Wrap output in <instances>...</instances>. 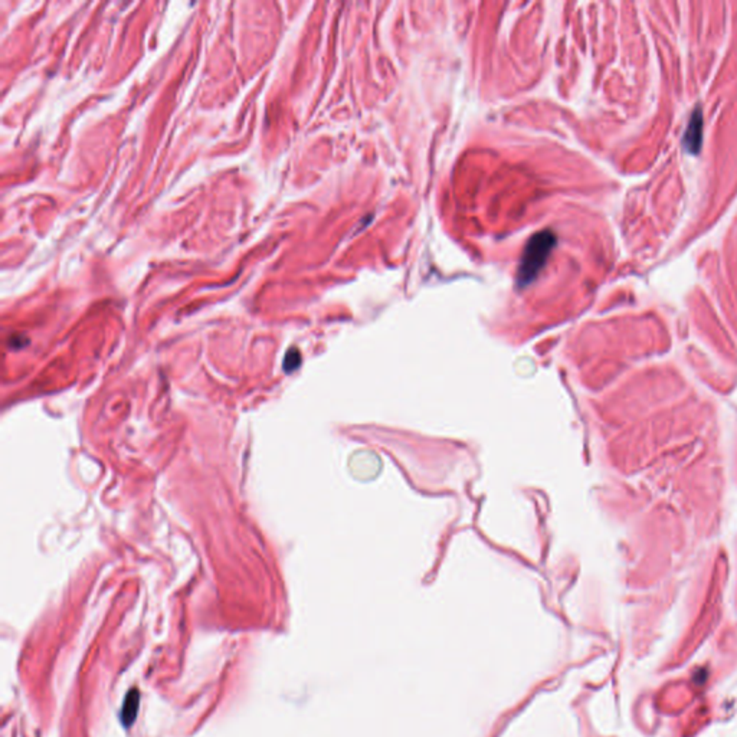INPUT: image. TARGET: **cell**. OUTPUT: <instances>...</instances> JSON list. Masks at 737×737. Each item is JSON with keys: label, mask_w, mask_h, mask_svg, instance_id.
Masks as SVG:
<instances>
[{"label": "cell", "mask_w": 737, "mask_h": 737, "mask_svg": "<svg viewBox=\"0 0 737 737\" xmlns=\"http://www.w3.org/2000/svg\"><path fill=\"white\" fill-rule=\"evenodd\" d=\"M556 247V236L552 231H541L530 238L519 264L517 281L521 287L529 286L545 268L550 252Z\"/></svg>", "instance_id": "obj_1"}, {"label": "cell", "mask_w": 737, "mask_h": 737, "mask_svg": "<svg viewBox=\"0 0 737 737\" xmlns=\"http://www.w3.org/2000/svg\"><path fill=\"white\" fill-rule=\"evenodd\" d=\"M703 126H705L703 113H701L700 107H696V110L693 111L690 117L687 130L686 133H684V138H682V146L684 149H686V151L691 154L698 153L701 143H703Z\"/></svg>", "instance_id": "obj_2"}, {"label": "cell", "mask_w": 737, "mask_h": 737, "mask_svg": "<svg viewBox=\"0 0 737 737\" xmlns=\"http://www.w3.org/2000/svg\"><path fill=\"white\" fill-rule=\"evenodd\" d=\"M138 707H140V693L133 689L124 698V705H122V709H121V713H120V718H121V723L124 727H130L136 717H137V713H138Z\"/></svg>", "instance_id": "obj_3"}, {"label": "cell", "mask_w": 737, "mask_h": 737, "mask_svg": "<svg viewBox=\"0 0 737 737\" xmlns=\"http://www.w3.org/2000/svg\"><path fill=\"white\" fill-rule=\"evenodd\" d=\"M298 363H300V355H298L297 350H291V352H288L284 359V368L287 372H291L294 371V368H297Z\"/></svg>", "instance_id": "obj_4"}]
</instances>
